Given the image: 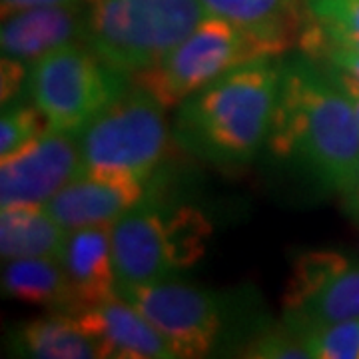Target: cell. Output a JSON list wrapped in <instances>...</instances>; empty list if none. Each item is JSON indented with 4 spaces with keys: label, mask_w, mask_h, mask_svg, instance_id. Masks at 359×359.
Instances as JSON below:
<instances>
[{
    "label": "cell",
    "mask_w": 359,
    "mask_h": 359,
    "mask_svg": "<svg viewBox=\"0 0 359 359\" xmlns=\"http://www.w3.org/2000/svg\"><path fill=\"white\" fill-rule=\"evenodd\" d=\"M309 8L327 30L359 32V0H311Z\"/></svg>",
    "instance_id": "7402d4cb"
},
{
    "label": "cell",
    "mask_w": 359,
    "mask_h": 359,
    "mask_svg": "<svg viewBox=\"0 0 359 359\" xmlns=\"http://www.w3.org/2000/svg\"><path fill=\"white\" fill-rule=\"evenodd\" d=\"M42 124L46 126V120L39 108L32 106H14L4 108L0 118V156H6L22 148L26 142L36 138L42 132Z\"/></svg>",
    "instance_id": "ffe728a7"
},
{
    "label": "cell",
    "mask_w": 359,
    "mask_h": 359,
    "mask_svg": "<svg viewBox=\"0 0 359 359\" xmlns=\"http://www.w3.org/2000/svg\"><path fill=\"white\" fill-rule=\"evenodd\" d=\"M84 39V8L80 4L36 6L2 18V58L32 66L46 52Z\"/></svg>",
    "instance_id": "4fadbf2b"
},
{
    "label": "cell",
    "mask_w": 359,
    "mask_h": 359,
    "mask_svg": "<svg viewBox=\"0 0 359 359\" xmlns=\"http://www.w3.org/2000/svg\"><path fill=\"white\" fill-rule=\"evenodd\" d=\"M18 355L36 359H98V347L72 313H54L22 325L14 335Z\"/></svg>",
    "instance_id": "ac0fdd59"
},
{
    "label": "cell",
    "mask_w": 359,
    "mask_h": 359,
    "mask_svg": "<svg viewBox=\"0 0 359 359\" xmlns=\"http://www.w3.org/2000/svg\"><path fill=\"white\" fill-rule=\"evenodd\" d=\"M283 323L359 320V259L309 252L295 259L283 294Z\"/></svg>",
    "instance_id": "9c48e42d"
},
{
    "label": "cell",
    "mask_w": 359,
    "mask_h": 359,
    "mask_svg": "<svg viewBox=\"0 0 359 359\" xmlns=\"http://www.w3.org/2000/svg\"><path fill=\"white\" fill-rule=\"evenodd\" d=\"M84 42L134 76L160 62L208 16L202 0H82Z\"/></svg>",
    "instance_id": "3957f363"
},
{
    "label": "cell",
    "mask_w": 359,
    "mask_h": 359,
    "mask_svg": "<svg viewBox=\"0 0 359 359\" xmlns=\"http://www.w3.org/2000/svg\"><path fill=\"white\" fill-rule=\"evenodd\" d=\"M82 176L76 134L44 128L22 148L0 156V208L44 205Z\"/></svg>",
    "instance_id": "30bf717a"
},
{
    "label": "cell",
    "mask_w": 359,
    "mask_h": 359,
    "mask_svg": "<svg viewBox=\"0 0 359 359\" xmlns=\"http://www.w3.org/2000/svg\"><path fill=\"white\" fill-rule=\"evenodd\" d=\"M62 266L72 292V313L118 297L112 226L68 231Z\"/></svg>",
    "instance_id": "5bb4252c"
},
{
    "label": "cell",
    "mask_w": 359,
    "mask_h": 359,
    "mask_svg": "<svg viewBox=\"0 0 359 359\" xmlns=\"http://www.w3.org/2000/svg\"><path fill=\"white\" fill-rule=\"evenodd\" d=\"M82 0H0L2 18L20 11L36 8V6H60V4H80Z\"/></svg>",
    "instance_id": "484cf974"
},
{
    "label": "cell",
    "mask_w": 359,
    "mask_h": 359,
    "mask_svg": "<svg viewBox=\"0 0 359 359\" xmlns=\"http://www.w3.org/2000/svg\"><path fill=\"white\" fill-rule=\"evenodd\" d=\"M344 198H346V210L359 222V176L353 184V188Z\"/></svg>",
    "instance_id": "83f0119b"
},
{
    "label": "cell",
    "mask_w": 359,
    "mask_h": 359,
    "mask_svg": "<svg viewBox=\"0 0 359 359\" xmlns=\"http://www.w3.org/2000/svg\"><path fill=\"white\" fill-rule=\"evenodd\" d=\"M323 32H325V36H327V40L332 44H337V46H344V48H349V50L359 52V32H341V30H327V28H323Z\"/></svg>",
    "instance_id": "4316f807"
},
{
    "label": "cell",
    "mask_w": 359,
    "mask_h": 359,
    "mask_svg": "<svg viewBox=\"0 0 359 359\" xmlns=\"http://www.w3.org/2000/svg\"><path fill=\"white\" fill-rule=\"evenodd\" d=\"M176 349L178 358H204L216 346L222 313L216 295L166 280L120 292Z\"/></svg>",
    "instance_id": "ba28073f"
},
{
    "label": "cell",
    "mask_w": 359,
    "mask_h": 359,
    "mask_svg": "<svg viewBox=\"0 0 359 359\" xmlns=\"http://www.w3.org/2000/svg\"><path fill=\"white\" fill-rule=\"evenodd\" d=\"M128 74L106 65L76 42L40 56L28 70L26 90L46 128L76 134L126 92Z\"/></svg>",
    "instance_id": "8992f818"
},
{
    "label": "cell",
    "mask_w": 359,
    "mask_h": 359,
    "mask_svg": "<svg viewBox=\"0 0 359 359\" xmlns=\"http://www.w3.org/2000/svg\"><path fill=\"white\" fill-rule=\"evenodd\" d=\"M146 200V182L82 174L44 204L68 231L114 226Z\"/></svg>",
    "instance_id": "8fae6325"
},
{
    "label": "cell",
    "mask_w": 359,
    "mask_h": 359,
    "mask_svg": "<svg viewBox=\"0 0 359 359\" xmlns=\"http://www.w3.org/2000/svg\"><path fill=\"white\" fill-rule=\"evenodd\" d=\"M68 230L40 204L0 210V254L4 262L18 257L62 259Z\"/></svg>",
    "instance_id": "2e32d148"
},
{
    "label": "cell",
    "mask_w": 359,
    "mask_h": 359,
    "mask_svg": "<svg viewBox=\"0 0 359 359\" xmlns=\"http://www.w3.org/2000/svg\"><path fill=\"white\" fill-rule=\"evenodd\" d=\"M325 74L327 78L334 82L337 88L344 92V96H346L349 104L353 106V112L358 116V122H359V80L355 76H351L349 72L346 70H341L339 66L332 65V62H325Z\"/></svg>",
    "instance_id": "d4e9b609"
},
{
    "label": "cell",
    "mask_w": 359,
    "mask_h": 359,
    "mask_svg": "<svg viewBox=\"0 0 359 359\" xmlns=\"http://www.w3.org/2000/svg\"><path fill=\"white\" fill-rule=\"evenodd\" d=\"M208 14L244 28L276 56L295 42L297 0H202Z\"/></svg>",
    "instance_id": "9a60e30c"
},
{
    "label": "cell",
    "mask_w": 359,
    "mask_h": 359,
    "mask_svg": "<svg viewBox=\"0 0 359 359\" xmlns=\"http://www.w3.org/2000/svg\"><path fill=\"white\" fill-rule=\"evenodd\" d=\"M210 233V222L192 205L164 212L144 200L112 226L118 295L174 280L202 257Z\"/></svg>",
    "instance_id": "277c9868"
},
{
    "label": "cell",
    "mask_w": 359,
    "mask_h": 359,
    "mask_svg": "<svg viewBox=\"0 0 359 359\" xmlns=\"http://www.w3.org/2000/svg\"><path fill=\"white\" fill-rule=\"evenodd\" d=\"M244 355L256 359H309L297 335L285 325L259 335L252 346H248Z\"/></svg>",
    "instance_id": "44dd1931"
},
{
    "label": "cell",
    "mask_w": 359,
    "mask_h": 359,
    "mask_svg": "<svg viewBox=\"0 0 359 359\" xmlns=\"http://www.w3.org/2000/svg\"><path fill=\"white\" fill-rule=\"evenodd\" d=\"M28 70L22 62H16L11 58H2V104L13 100L14 96L25 88L28 82Z\"/></svg>",
    "instance_id": "cb8c5ba5"
},
{
    "label": "cell",
    "mask_w": 359,
    "mask_h": 359,
    "mask_svg": "<svg viewBox=\"0 0 359 359\" xmlns=\"http://www.w3.org/2000/svg\"><path fill=\"white\" fill-rule=\"evenodd\" d=\"M92 337L100 358L176 359L178 353L164 335L124 297L72 313Z\"/></svg>",
    "instance_id": "7c38bea8"
},
{
    "label": "cell",
    "mask_w": 359,
    "mask_h": 359,
    "mask_svg": "<svg viewBox=\"0 0 359 359\" xmlns=\"http://www.w3.org/2000/svg\"><path fill=\"white\" fill-rule=\"evenodd\" d=\"M164 112L150 92L126 90L80 132L82 174L146 182L166 152Z\"/></svg>",
    "instance_id": "5b68a950"
},
{
    "label": "cell",
    "mask_w": 359,
    "mask_h": 359,
    "mask_svg": "<svg viewBox=\"0 0 359 359\" xmlns=\"http://www.w3.org/2000/svg\"><path fill=\"white\" fill-rule=\"evenodd\" d=\"M264 56L271 54L250 32L226 18L208 14L192 34L160 62L132 78L134 86L150 92L168 110L231 68Z\"/></svg>",
    "instance_id": "52a82bcc"
},
{
    "label": "cell",
    "mask_w": 359,
    "mask_h": 359,
    "mask_svg": "<svg viewBox=\"0 0 359 359\" xmlns=\"http://www.w3.org/2000/svg\"><path fill=\"white\" fill-rule=\"evenodd\" d=\"M2 290L18 302L72 313V292L62 259L18 257L2 268Z\"/></svg>",
    "instance_id": "e0dca14e"
},
{
    "label": "cell",
    "mask_w": 359,
    "mask_h": 359,
    "mask_svg": "<svg viewBox=\"0 0 359 359\" xmlns=\"http://www.w3.org/2000/svg\"><path fill=\"white\" fill-rule=\"evenodd\" d=\"M282 90L271 56L236 66L180 104L176 134L192 152L218 164H245L268 144Z\"/></svg>",
    "instance_id": "7a4b0ae2"
},
{
    "label": "cell",
    "mask_w": 359,
    "mask_h": 359,
    "mask_svg": "<svg viewBox=\"0 0 359 359\" xmlns=\"http://www.w3.org/2000/svg\"><path fill=\"white\" fill-rule=\"evenodd\" d=\"M309 358L313 359H358L359 358V320L334 321V323H294L287 325Z\"/></svg>",
    "instance_id": "d6986e66"
},
{
    "label": "cell",
    "mask_w": 359,
    "mask_h": 359,
    "mask_svg": "<svg viewBox=\"0 0 359 359\" xmlns=\"http://www.w3.org/2000/svg\"><path fill=\"white\" fill-rule=\"evenodd\" d=\"M269 150L295 160L325 190L346 196L359 176V122L344 92L309 60L282 65Z\"/></svg>",
    "instance_id": "6da1fadb"
},
{
    "label": "cell",
    "mask_w": 359,
    "mask_h": 359,
    "mask_svg": "<svg viewBox=\"0 0 359 359\" xmlns=\"http://www.w3.org/2000/svg\"><path fill=\"white\" fill-rule=\"evenodd\" d=\"M302 46L306 50L313 52V54H321L325 58V62L339 66L341 70H346L351 76H355L359 80V52L332 44L325 36L320 22L313 26V30L309 28L306 32H302Z\"/></svg>",
    "instance_id": "603a6c76"
}]
</instances>
